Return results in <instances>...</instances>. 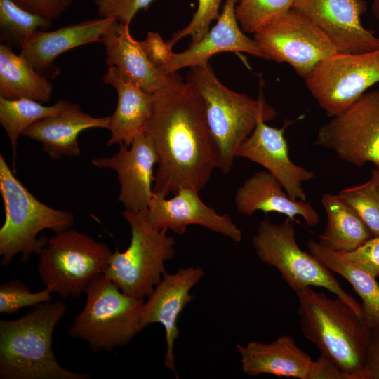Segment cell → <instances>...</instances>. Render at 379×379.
Returning <instances> with one entry per match:
<instances>
[{"label":"cell","instance_id":"obj_1","mask_svg":"<svg viewBox=\"0 0 379 379\" xmlns=\"http://www.w3.org/2000/svg\"><path fill=\"white\" fill-rule=\"evenodd\" d=\"M146 133L157 155L153 192L166 197L182 188L202 190L217 168L213 143L197 91L176 73L154 93Z\"/></svg>","mask_w":379,"mask_h":379},{"label":"cell","instance_id":"obj_2","mask_svg":"<svg viewBox=\"0 0 379 379\" xmlns=\"http://www.w3.org/2000/svg\"><path fill=\"white\" fill-rule=\"evenodd\" d=\"M299 302L300 326L320 357L346 374L361 379L371 329L340 298L307 287L295 292Z\"/></svg>","mask_w":379,"mask_h":379},{"label":"cell","instance_id":"obj_3","mask_svg":"<svg viewBox=\"0 0 379 379\" xmlns=\"http://www.w3.org/2000/svg\"><path fill=\"white\" fill-rule=\"evenodd\" d=\"M67 306L39 304L15 320L0 321V379H89L91 375L62 367L52 338Z\"/></svg>","mask_w":379,"mask_h":379},{"label":"cell","instance_id":"obj_4","mask_svg":"<svg viewBox=\"0 0 379 379\" xmlns=\"http://www.w3.org/2000/svg\"><path fill=\"white\" fill-rule=\"evenodd\" d=\"M186 81L202 100L217 168L229 173L238 149L258 123L273 119L277 112L265 102L262 93L253 99L226 87L209 63L191 67Z\"/></svg>","mask_w":379,"mask_h":379},{"label":"cell","instance_id":"obj_5","mask_svg":"<svg viewBox=\"0 0 379 379\" xmlns=\"http://www.w3.org/2000/svg\"><path fill=\"white\" fill-rule=\"evenodd\" d=\"M0 193L5 221L0 229V263L8 266L21 253L26 262L32 253L39 255L46 246V235L37 238L46 229L55 233L67 230L74 223L69 211L51 208L39 201L15 176L4 156L0 155Z\"/></svg>","mask_w":379,"mask_h":379},{"label":"cell","instance_id":"obj_6","mask_svg":"<svg viewBox=\"0 0 379 379\" xmlns=\"http://www.w3.org/2000/svg\"><path fill=\"white\" fill-rule=\"evenodd\" d=\"M84 309L67 329L94 352H110L127 345L140 333L145 300L131 297L104 274L88 286Z\"/></svg>","mask_w":379,"mask_h":379},{"label":"cell","instance_id":"obj_7","mask_svg":"<svg viewBox=\"0 0 379 379\" xmlns=\"http://www.w3.org/2000/svg\"><path fill=\"white\" fill-rule=\"evenodd\" d=\"M121 215L131 228L130 244L124 252L112 253L103 274L124 293L145 300L166 272L165 262L173 259L175 241L167 230L150 225L147 211L124 210Z\"/></svg>","mask_w":379,"mask_h":379},{"label":"cell","instance_id":"obj_8","mask_svg":"<svg viewBox=\"0 0 379 379\" xmlns=\"http://www.w3.org/2000/svg\"><path fill=\"white\" fill-rule=\"evenodd\" d=\"M112 253L106 244L70 228L48 239L37 272L45 288L63 299L78 298L105 272Z\"/></svg>","mask_w":379,"mask_h":379},{"label":"cell","instance_id":"obj_9","mask_svg":"<svg viewBox=\"0 0 379 379\" xmlns=\"http://www.w3.org/2000/svg\"><path fill=\"white\" fill-rule=\"evenodd\" d=\"M251 241L258 258L274 267L294 292L311 286L324 288L363 319L361 305L341 287L331 270L299 247L293 220L287 218L279 224L268 220L261 221Z\"/></svg>","mask_w":379,"mask_h":379},{"label":"cell","instance_id":"obj_10","mask_svg":"<svg viewBox=\"0 0 379 379\" xmlns=\"http://www.w3.org/2000/svg\"><path fill=\"white\" fill-rule=\"evenodd\" d=\"M304 79L319 106L332 118L379 83V48L336 53L319 62Z\"/></svg>","mask_w":379,"mask_h":379},{"label":"cell","instance_id":"obj_11","mask_svg":"<svg viewBox=\"0 0 379 379\" xmlns=\"http://www.w3.org/2000/svg\"><path fill=\"white\" fill-rule=\"evenodd\" d=\"M253 34L265 59L288 63L303 79L319 62L338 53L327 36L293 8Z\"/></svg>","mask_w":379,"mask_h":379},{"label":"cell","instance_id":"obj_12","mask_svg":"<svg viewBox=\"0 0 379 379\" xmlns=\"http://www.w3.org/2000/svg\"><path fill=\"white\" fill-rule=\"evenodd\" d=\"M315 146L334 152L358 167H379V90L366 92L318 130Z\"/></svg>","mask_w":379,"mask_h":379},{"label":"cell","instance_id":"obj_13","mask_svg":"<svg viewBox=\"0 0 379 379\" xmlns=\"http://www.w3.org/2000/svg\"><path fill=\"white\" fill-rule=\"evenodd\" d=\"M243 372L250 377L270 374L299 379H349L333 364L320 357L314 361L290 336H279L264 343L251 341L238 344Z\"/></svg>","mask_w":379,"mask_h":379},{"label":"cell","instance_id":"obj_14","mask_svg":"<svg viewBox=\"0 0 379 379\" xmlns=\"http://www.w3.org/2000/svg\"><path fill=\"white\" fill-rule=\"evenodd\" d=\"M293 8L315 25L338 53H361L379 48V36L361 21L367 9L365 0H295Z\"/></svg>","mask_w":379,"mask_h":379},{"label":"cell","instance_id":"obj_15","mask_svg":"<svg viewBox=\"0 0 379 379\" xmlns=\"http://www.w3.org/2000/svg\"><path fill=\"white\" fill-rule=\"evenodd\" d=\"M119 150L111 157L92 159L98 168L112 169L117 173L120 190L118 201L125 210L147 211L154 196L153 168L157 155L151 138L145 133L136 137L130 147L119 145Z\"/></svg>","mask_w":379,"mask_h":379},{"label":"cell","instance_id":"obj_16","mask_svg":"<svg viewBox=\"0 0 379 379\" xmlns=\"http://www.w3.org/2000/svg\"><path fill=\"white\" fill-rule=\"evenodd\" d=\"M200 266L180 268L175 273L165 272L152 293L145 301L142 310V323L146 328L161 324L165 329V366L175 375L174 343L179 337L178 317L185 306L194 298L191 289L204 276Z\"/></svg>","mask_w":379,"mask_h":379},{"label":"cell","instance_id":"obj_17","mask_svg":"<svg viewBox=\"0 0 379 379\" xmlns=\"http://www.w3.org/2000/svg\"><path fill=\"white\" fill-rule=\"evenodd\" d=\"M291 123L286 120L281 128H275L259 121L238 149L237 157L246 158L263 166L278 180L291 199L306 201L302 183L313 179L314 173L290 159L284 133Z\"/></svg>","mask_w":379,"mask_h":379},{"label":"cell","instance_id":"obj_18","mask_svg":"<svg viewBox=\"0 0 379 379\" xmlns=\"http://www.w3.org/2000/svg\"><path fill=\"white\" fill-rule=\"evenodd\" d=\"M199 192L182 188L171 199L154 194L147 210L150 225L159 230H170L180 235L185 234L188 225H197L239 243L242 232L230 215L218 214L205 204Z\"/></svg>","mask_w":379,"mask_h":379},{"label":"cell","instance_id":"obj_19","mask_svg":"<svg viewBox=\"0 0 379 379\" xmlns=\"http://www.w3.org/2000/svg\"><path fill=\"white\" fill-rule=\"evenodd\" d=\"M239 0H225L216 24L198 41L191 43L182 53H173L171 60L159 67L166 74L184 67H194L208 63L213 55L222 52H242L265 59L254 39L241 29L235 15Z\"/></svg>","mask_w":379,"mask_h":379},{"label":"cell","instance_id":"obj_20","mask_svg":"<svg viewBox=\"0 0 379 379\" xmlns=\"http://www.w3.org/2000/svg\"><path fill=\"white\" fill-rule=\"evenodd\" d=\"M104 84L117 91L118 100L109 116L107 146L124 144L130 147L133 140L146 133L154 109V93L124 77L115 67L109 66L102 77Z\"/></svg>","mask_w":379,"mask_h":379},{"label":"cell","instance_id":"obj_21","mask_svg":"<svg viewBox=\"0 0 379 379\" xmlns=\"http://www.w3.org/2000/svg\"><path fill=\"white\" fill-rule=\"evenodd\" d=\"M128 26L114 20L102 36L106 65L115 67L124 77L149 93L163 90L173 81L176 72L166 74L154 66L140 42L131 35Z\"/></svg>","mask_w":379,"mask_h":379},{"label":"cell","instance_id":"obj_22","mask_svg":"<svg viewBox=\"0 0 379 379\" xmlns=\"http://www.w3.org/2000/svg\"><path fill=\"white\" fill-rule=\"evenodd\" d=\"M115 19L100 18L61 27L53 31H39L27 38L20 46V55L39 74L53 65L55 59L77 46L101 42Z\"/></svg>","mask_w":379,"mask_h":379},{"label":"cell","instance_id":"obj_23","mask_svg":"<svg viewBox=\"0 0 379 379\" xmlns=\"http://www.w3.org/2000/svg\"><path fill=\"white\" fill-rule=\"evenodd\" d=\"M237 211L252 215L255 211L277 212L293 220L301 216L308 226L319 222L317 211L307 201L291 199L278 180L267 170L258 171L244 180L234 196Z\"/></svg>","mask_w":379,"mask_h":379},{"label":"cell","instance_id":"obj_24","mask_svg":"<svg viewBox=\"0 0 379 379\" xmlns=\"http://www.w3.org/2000/svg\"><path fill=\"white\" fill-rule=\"evenodd\" d=\"M109 116L94 117L83 112L78 104L55 116L40 119L29 127L22 135L40 142L43 150L52 159L62 156L78 157L81 149L78 135L89 128H108Z\"/></svg>","mask_w":379,"mask_h":379},{"label":"cell","instance_id":"obj_25","mask_svg":"<svg viewBox=\"0 0 379 379\" xmlns=\"http://www.w3.org/2000/svg\"><path fill=\"white\" fill-rule=\"evenodd\" d=\"M308 252L329 270L348 281L361 300L363 320L371 329L379 326V284L376 277L361 267L346 260L338 253L309 239Z\"/></svg>","mask_w":379,"mask_h":379},{"label":"cell","instance_id":"obj_26","mask_svg":"<svg viewBox=\"0 0 379 379\" xmlns=\"http://www.w3.org/2000/svg\"><path fill=\"white\" fill-rule=\"evenodd\" d=\"M53 88L46 77L36 72L20 54L12 51L10 44L0 45V97L47 102Z\"/></svg>","mask_w":379,"mask_h":379},{"label":"cell","instance_id":"obj_27","mask_svg":"<svg viewBox=\"0 0 379 379\" xmlns=\"http://www.w3.org/2000/svg\"><path fill=\"white\" fill-rule=\"evenodd\" d=\"M321 203L327 215L326 227L318 236L322 246L335 252H346L373 237L361 219L336 194H324Z\"/></svg>","mask_w":379,"mask_h":379},{"label":"cell","instance_id":"obj_28","mask_svg":"<svg viewBox=\"0 0 379 379\" xmlns=\"http://www.w3.org/2000/svg\"><path fill=\"white\" fill-rule=\"evenodd\" d=\"M74 105L59 100L53 105L45 106L32 99L10 100L0 97V124L10 140L13 159L16 156L18 138L27 127L40 119L58 115Z\"/></svg>","mask_w":379,"mask_h":379},{"label":"cell","instance_id":"obj_29","mask_svg":"<svg viewBox=\"0 0 379 379\" xmlns=\"http://www.w3.org/2000/svg\"><path fill=\"white\" fill-rule=\"evenodd\" d=\"M52 21L22 8L13 0H0L1 39L14 41L20 48L34 33L47 31Z\"/></svg>","mask_w":379,"mask_h":379},{"label":"cell","instance_id":"obj_30","mask_svg":"<svg viewBox=\"0 0 379 379\" xmlns=\"http://www.w3.org/2000/svg\"><path fill=\"white\" fill-rule=\"evenodd\" d=\"M338 198L351 208L371 231L379 237V183L371 175L364 184L340 190Z\"/></svg>","mask_w":379,"mask_h":379},{"label":"cell","instance_id":"obj_31","mask_svg":"<svg viewBox=\"0 0 379 379\" xmlns=\"http://www.w3.org/2000/svg\"><path fill=\"white\" fill-rule=\"evenodd\" d=\"M295 0H239L235 15L245 33H255L293 8Z\"/></svg>","mask_w":379,"mask_h":379},{"label":"cell","instance_id":"obj_32","mask_svg":"<svg viewBox=\"0 0 379 379\" xmlns=\"http://www.w3.org/2000/svg\"><path fill=\"white\" fill-rule=\"evenodd\" d=\"M52 291L48 288L32 293L20 280H11L0 286V312L9 315L25 307H35L51 301Z\"/></svg>","mask_w":379,"mask_h":379},{"label":"cell","instance_id":"obj_33","mask_svg":"<svg viewBox=\"0 0 379 379\" xmlns=\"http://www.w3.org/2000/svg\"><path fill=\"white\" fill-rule=\"evenodd\" d=\"M222 0H198V7L190 22L173 34L167 41L172 48L180 39L190 36L192 43L199 41L210 29L212 22L218 20Z\"/></svg>","mask_w":379,"mask_h":379},{"label":"cell","instance_id":"obj_34","mask_svg":"<svg viewBox=\"0 0 379 379\" xmlns=\"http://www.w3.org/2000/svg\"><path fill=\"white\" fill-rule=\"evenodd\" d=\"M154 0H95L100 18H112L126 25L140 10L146 9Z\"/></svg>","mask_w":379,"mask_h":379},{"label":"cell","instance_id":"obj_35","mask_svg":"<svg viewBox=\"0 0 379 379\" xmlns=\"http://www.w3.org/2000/svg\"><path fill=\"white\" fill-rule=\"evenodd\" d=\"M337 253L361 267L375 277H379V237H371L354 250Z\"/></svg>","mask_w":379,"mask_h":379},{"label":"cell","instance_id":"obj_36","mask_svg":"<svg viewBox=\"0 0 379 379\" xmlns=\"http://www.w3.org/2000/svg\"><path fill=\"white\" fill-rule=\"evenodd\" d=\"M139 42L149 61L159 68L168 62L174 53L167 41L154 32H147L145 39Z\"/></svg>","mask_w":379,"mask_h":379},{"label":"cell","instance_id":"obj_37","mask_svg":"<svg viewBox=\"0 0 379 379\" xmlns=\"http://www.w3.org/2000/svg\"><path fill=\"white\" fill-rule=\"evenodd\" d=\"M22 8L51 20L58 18L73 0H13Z\"/></svg>","mask_w":379,"mask_h":379},{"label":"cell","instance_id":"obj_38","mask_svg":"<svg viewBox=\"0 0 379 379\" xmlns=\"http://www.w3.org/2000/svg\"><path fill=\"white\" fill-rule=\"evenodd\" d=\"M361 379H379V326L371 330V337Z\"/></svg>","mask_w":379,"mask_h":379},{"label":"cell","instance_id":"obj_39","mask_svg":"<svg viewBox=\"0 0 379 379\" xmlns=\"http://www.w3.org/2000/svg\"><path fill=\"white\" fill-rule=\"evenodd\" d=\"M372 12L374 17L379 22V0H373Z\"/></svg>","mask_w":379,"mask_h":379},{"label":"cell","instance_id":"obj_40","mask_svg":"<svg viewBox=\"0 0 379 379\" xmlns=\"http://www.w3.org/2000/svg\"><path fill=\"white\" fill-rule=\"evenodd\" d=\"M371 175L375 176L379 183V167L375 166L371 171Z\"/></svg>","mask_w":379,"mask_h":379}]
</instances>
